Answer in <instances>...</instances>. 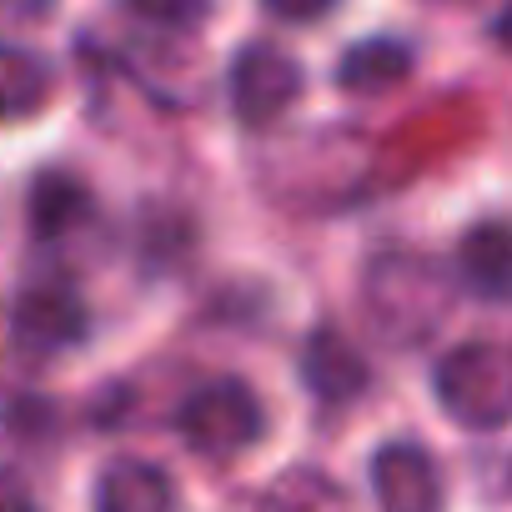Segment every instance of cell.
I'll return each mask as SVG.
<instances>
[{"label":"cell","instance_id":"obj_1","mask_svg":"<svg viewBox=\"0 0 512 512\" xmlns=\"http://www.w3.org/2000/svg\"><path fill=\"white\" fill-rule=\"evenodd\" d=\"M437 402L452 422L492 432L512 422V347L502 342H462L432 372Z\"/></svg>","mask_w":512,"mask_h":512},{"label":"cell","instance_id":"obj_2","mask_svg":"<svg viewBox=\"0 0 512 512\" xmlns=\"http://www.w3.org/2000/svg\"><path fill=\"white\" fill-rule=\"evenodd\" d=\"M262 427H267L262 402H256V392L236 377H216V382L196 387L176 412L181 442L201 457H236V452L256 447Z\"/></svg>","mask_w":512,"mask_h":512},{"label":"cell","instance_id":"obj_3","mask_svg":"<svg viewBox=\"0 0 512 512\" xmlns=\"http://www.w3.org/2000/svg\"><path fill=\"white\" fill-rule=\"evenodd\" d=\"M367 307L387 337L417 342L422 332L437 327V317L447 307V282L422 256H382L367 272Z\"/></svg>","mask_w":512,"mask_h":512},{"label":"cell","instance_id":"obj_4","mask_svg":"<svg viewBox=\"0 0 512 512\" xmlns=\"http://www.w3.org/2000/svg\"><path fill=\"white\" fill-rule=\"evenodd\" d=\"M302 86H307V71L292 51L272 46V41H246L231 61V76H226V91H231V111L241 126L262 131L272 121H282L297 101H302Z\"/></svg>","mask_w":512,"mask_h":512},{"label":"cell","instance_id":"obj_5","mask_svg":"<svg viewBox=\"0 0 512 512\" xmlns=\"http://www.w3.org/2000/svg\"><path fill=\"white\" fill-rule=\"evenodd\" d=\"M11 327H16V342L31 347V352H66L91 332V312H86V297L71 282L51 277V282H31L16 297Z\"/></svg>","mask_w":512,"mask_h":512},{"label":"cell","instance_id":"obj_6","mask_svg":"<svg viewBox=\"0 0 512 512\" xmlns=\"http://www.w3.org/2000/svg\"><path fill=\"white\" fill-rule=\"evenodd\" d=\"M372 492L382 512H442L437 462L417 442H387L372 457Z\"/></svg>","mask_w":512,"mask_h":512},{"label":"cell","instance_id":"obj_7","mask_svg":"<svg viewBox=\"0 0 512 512\" xmlns=\"http://www.w3.org/2000/svg\"><path fill=\"white\" fill-rule=\"evenodd\" d=\"M457 282L482 302L512 297V221L487 216L477 221L457 246Z\"/></svg>","mask_w":512,"mask_h":512},{"label":"cell","instance_id":"obj_8","mask_svg":"<svg viewBox=\"0 0 512 512\" xmlns=\"http://www.w3.org/2000/svg\"><path fill=\"white\" fill-rule=\"evenodd\" d=\"M302 377H307V387H312L322 402H352V397H362L367 382H372L362 352H357L342 332H332V327L312 332V342H307V352H302Z\"/></svg>","mask_w":512,"mask_h":512},{"label":"cell","instance_id":"obj_9","mask_svg":"<svg viewBox=\"0 0 512 512\" xmlns=\"http://www.w3.org/2000/svg\"><path fill=\"white\" fill-rule=\"evenodd\" d=\"M96 512H176V482L156 462L121 457L96 482Z\"/></svg>","mask_w":512,"mask_h":512},{"label":"cell","instance_id":"obj_10","mask_svg":"<svg viewBox=\"0 0 512 512\" xmlns=\"http://www.w3.org/2000/svg\"><path fill=\"white\" fill-rule=\"evenodd\" d=\"M417 56L402 36H367L337 61V86L352 96H382L412 76Z\"/></svg>","mask_w":512,"mask_h":512},{"label":"cell","instance_id":"obj_11","mask_svg":"<svg viewBox=\"0 0 512 512\" xmlns=\"http://www.w3.org/2000/svg\"><path fill=\"white\" fill-rule=\"evenodd\" d=\"M256 512H352V497L342 482H332L322 467H287L256 502Z\"/></svg>","mask_w":512,"mask_h":512},{"label":"cell","instance_id":"obj_12","mask_svg":"<svg viewBox=\"0 0 512 512\" xmlns=\"http://www.w3.org/2000/svg\"><path fill=\"white\" fill-rule=\"evenodd\" d=\"M86 216H91V191L76 176H66V171L36 176V186H31V226H36V236H46V241L66 236Z\"/></svg>","mask_w":512,"mask_h":512},{"label":"cell","instance_id":"obj_13","mask_svg":"<svg viewBox=\"0 0 512 512\" xmlns=\"http://www.w3.org/2000/svg\"><path fill=\"white\" fill-rule=\"evenodd\" d=\"M51 71L26 46H0V121H21L46 106Z\"/></svg>","mask_w":512,"mask_h":512},{"label":"cell","instance_id":"obj_14","mask_svg":"<svg viewBox=\"0 0 512 512\" xmlns=\"http://www.w3.org/2000/svg\"><path fill=\"white\" fill-rule=\"evenodd\" d=\"M0 512H36V502L16 472H0Z\"/></svg>","mask_w":512,"mask_h":512},{"label":"cell","instance_id":"obj_15","mask_svg":"<svg viewBox=\"0 0 512 512\" xmlns=\"http://www.w3.org/2000/svg\"><path fill=\"white\" fill-rule=\"evenodd\" d=\"M136 16H146V21H176V26H191V21H201V11H191V6H141Z\"/></svg>","mask_w":512,"mask_h":512},{"label":"cell","instance_id":"obj_16","mask_svg":"<svg viewBox=\"0 0 512 512\" xmlns=\"http://www.w3.org/2000/svg\"><path fill=\"white\" fill-rule=\"evenodd\" d=\"M492 41H497V46H507V51H512V11H502V16H497V21H492Z\"/></svg>","mask_w":512,"mask_h":512}]
</instances>
